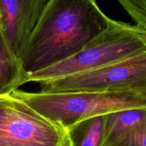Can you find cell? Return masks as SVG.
<instances>
[{"label": "cell", "instance_id": "8", "mask_svg": "<svg viewBox=\"0 0 146 146\" xmlns=\"http://www.w3.org/2000/svg\"><path fill=\"white\" fill-rule=\"evenodd\" d=\"M146 125V108L127 109L107 115L104 146H109L122 135Z\"/></svg>", "mask_w": 146, "mask_h": 146}, {"label": "cell", "instance_id": "9", "mask_svg": "<svg viewBox=\"0 0 146 146\" xmlns=\"http://www.w3.org/2000/svg\"><path fill=\"white\" fill-rule=\"evenodd\" d=\"M107 115L85 119L70 127L72 146H104Z\"/></svg>", "mask_w": 146, "mask_h": 146}, {"label": "cell", "instance_id": "2", "mask_svg": "<svg viewBox=\"0 0 146 146\" xmlns=\"http://www.w3.org/2000/svg\"><path fill=\"white\" fill-rule=\"evenodd\" d=\"M146 51V29L111 19L108 28L80 51L62 62L29 74L27 82H41L95 70Z\"/></svg>", "mask_w": 146, "mask_h": 146}, {"label": "cell", "instance_id": "11", "mask_svg": "<svg viewBox=\"0 0 146 146\" xmlns=\"http://www.w3.org/2000/svg\"><path fill=\"white\" fill-rule=\"evenodd\" d=\"M109 146H146V125L122 135Z\"/></svg>", "mask_w": 146, "mask_h": 146}, {"label": "cell", "instance_id": "4", "mask_svg": "<svg viewBox=\"0 0 146 146\" xmlns=\"http://www.w3.org/2000/svg\"><path fill=\"white\" fill-rule=\"evenodd\" d=\"M39 84L43 93L146 92V51L100 68Z\"/></svg>", "mask_w": 146, "mask_h": 146}, {"label": "cell", "instance_id": "12", "mask_svg": "<svg viewBox=\"0 0 146 146\" xmlns=\"http://www.w3.org/2000/svg\"><path fill=\"white\" fill-rule=\"evenodd\" d=\"M145 29H146V26H145Z\"/></svg>", "mask_w": 146, "mask_h": 146}, {"label": "cell", "instance_id": "1", "mask_svg": "<svg viewBox=\"0 0 146 146\" xmlns=\"http://www.w3.org/2000/svg\"><path fill=\"white\" fill-rule=\"evenodd\" d=\"M110 21L96 0H48L20 57L24 70L29 75L70 58Z\"/></svg>", "mask_w": 146, "mask_h": 146}, {"label": "cell", "instance_id": "6", "mask_svg": "<svg viewBox=\"0 0 146 146\" xmlns=\"http://www.w3.org/2000/svg\"><path fill=\"white\" fill-rule=\"evenodd\" d=\"M48 0H0V27L20 60Z\"/></svg>", "mask_w": 146, "mask_h": 146}, {"label": "cell", "instance_id": "3", "mask_svg": "<svg viewBox=\"0 0 146 146\" xmlns=\"http://www.w3.org/2000/svg\"><path fill=\"white\" fill-rule=\"evenodd\" d=\"M12 93L67 130L95 116L127 109L146 108V92H143L43 93L17 90Z\"/></svg>", "mask_w": 146, "mask_h": 146}, {"label": "cell", "instance_id": "10", "mask_svg": "<svg viewBox=\"0 0 146 146\" xmlns=\"http://www.w3.org/2000/svg\"><path fill=\"white\" fill-rule=\"evenodd\" d=\"M135 25L145 29L146 0H117Z\"/></svg>", "mask_w": 146, "mask_h": 146}, {"label": "cell", "instance_id": "5", "mask_svg": "<svg viewBox=\"0 0 146 146\" xmlns=\"http://www.w3.org/2000/svg\"><path fill=\"white\" fill-rule=\"evenodd\" d=\"M0 146H72L68 130L12 92L0 95Z\"/></svg>", "mask_w": 146, "mask_h": 146}, {"label": "cell", "instance_id": "7", "mask_svg": "<svg viewBox=\"0 0 146 146\" xmlns=\"http://www.w3.org/2000/svg\"><path fill=\"white\" fill-rule=\"evenodd\" d=\"M27 75L0 27V95L11 93L27 83Z\"/></svg>", "mask_w": 146, "mask_h": 146}]
</instances>
